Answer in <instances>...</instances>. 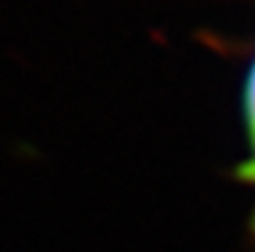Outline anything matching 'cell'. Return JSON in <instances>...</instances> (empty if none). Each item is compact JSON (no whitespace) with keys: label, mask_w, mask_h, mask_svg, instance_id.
Wrapping results in <instances>:
<instances>
[{"label":"cell","mask_w":255,"mask_h":252,"mask_svg":"<svg viewBox=\"0 0 255 252\" xmlns=\"http://www.w3.org/2000/svg\"><path fill=\"white\" fill-rule=\"evenodd\" d=\"M243 116H246V131H248V159L238 166L236 175L246 183L255 188V60L248 70L246 77V89H243ZM255 228V218H253Z\"/></svg>","instance_id":"1"}]
</instances>
